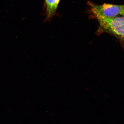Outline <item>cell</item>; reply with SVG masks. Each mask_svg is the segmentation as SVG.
<instances>
[{
	"label": "cell",
	"instance_id": "obj_1",
	"mask_svg": "<svg viewBox=\"0 0 124 124\" xmlns=\"http://www.w3.org/2000/svg\"><path fill=\"white\" fill-rule=\"evenodd\" d=\"M99 23L97 34L109 33L116 37L124 45V16L111 18L98 17Z\"/></svg>",
	"mask_w": 124,
	"mask_h": 124
},
{
	"label": "cell",
	"instance_id": "obj_2",
	"mask_svg": "<svg viewBox=\"0 0 124 124\" xmlns=\"http://www.w3.org/2000/svg\"><path fill=\"white\" fill-rule=\"evenodd\" d=\"M88 4L90 7V17L93 18L101 17L111 18L116 17L120 14L121 5L105 4L98 5L89 1Z\"/></svg>",
	"mask_w": 124,
	"mask_h": 124
},
{
	"label": "cell",
	"instance_id": "obj_3",
	"mask_svg": "<svg viewBox=\"0 0 124 124\" xmlns=\"http://www.w3.org/2000/svg\"><path fill=\"white\" fill-rule=\"evenodd\" d=\"M60 1V0H45L46 20H50L55 15Z\"/></svg>",
	"mask_w": 124,
	"mask_h": 124
},
{
	"label": "cell",
	"instance_id": "obj_4",
	"mask_svg": "<svg viewBox=\"0 0 124 124\" xmlns=\"http://www.w3.org/2000/svg\"><path fill=\"white\" fill-rule=\"evenodd\" d=\"M120 14L124 16V5H121V10Z\"/></svg>",
	"mask_w": 124,
	"mask_h": 124
}]
</instances>
